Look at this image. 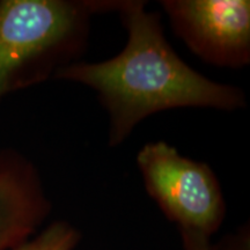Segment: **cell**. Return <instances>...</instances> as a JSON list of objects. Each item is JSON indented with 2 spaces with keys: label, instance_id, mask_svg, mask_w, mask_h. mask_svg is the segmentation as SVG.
Segmentation results:
<instances>
[{
  "label": "cell",
  "instance_id": "1",
  "mask_svg": "<svg viewBox=\"0 0 250 250\" xmlns=\"http://www.w3.org/2000/svg\"><path fill=\"white\" fill-rule=\"evenodd\" d=\"M115 12L127 31L120 54L98 62H76L54 78L95 90L109 115V145H121L140 122L156 112L246 107V95L239 87L208 79L175 52L165 36L160 14L147 11L146 2L117 1Z\"/></svg>",
  "mask_w": 250,
  "mask_h": 250
},
{
  "label": "cell",
  "instance_id": "2",
  "mask_svg": "<svg viewBox=\"0 0 250 250\" xmlns=\"http://www.w3.org/2000/svg\"><path fill=\"white\" fill-rule=\"evenodd\" d=\"M98 13L96 0H0V99L79 62Z\"/></svg>",
  "mask_w": 250,
  "mask_h": 250
},
{
  "label": "cell",
  "instance_id": "3",
  "mask_svg": "<svg viewBox=\"0 0 250 250\" xmlns=\"http://www.w3.org/2000/svg\"><path fill=\"white\" fill-rule=\"evenodd\" d=\"M146 191L179 229L211 237L220 228L226 204L220 183L204 162L181 155L168 143H148L137 154Z\"/></svg>",
  "mask_w": 250,
  "mask_h": 250
},
{
  "label": "cell",
  "instance_id": "4",
  "mask_svg": "<svg viewBox=\"0 0 250 250\" xmlns=\"http://www.w3.org/2000/svg\"><path fill=\"white\" fill-rule=\"evenodd\" d=\"M175 35L197 57L220 67L250 62L248 0H164Z\"/></svg>",
  "mask_w": 250,
  "mask_h": 250
},
{
  "label": "cell",
  "instance_id": "5",
  "mask_svg": "<svg viewBox=\"0 0 250 250\" xmlns=\"http://www.w3.org/2000/svg\"><path fill=\"white\" fill-rule=\"evenodd\" d=\"M50 212L51 203L35 165L15 149H0V250L28 241Z\"/></svg>",
  "mask_w": 250,
  "mask_h": 250
},
{
  "label": "cell",
  "instance_id": "6",
  "mask_svg": "<svg viewBox=\"0 0 250 250\" xmlns=\"http://www.w3.org/2000/svg\"><path fill=\"white\" fill-rule=\"evenodd\" d=\"M81 234L68 221L57 220L13 250H73Z\"/></svg>",
  "mask_w": 250,
  "mask_h": 250
},
{
  "label": "cell",
  "instance_id": "7",
  "mask_svg": "<svg viewBox=\"0 0 250 250\" xmlns=\"http://www.w3.org/2000/svg\"><path fill=\"white\" fill-rule=\"evenodd\" d=\"M184 250H212L210 237L192 230L180 229Z\"/></svg>",
  "mask_w": 250,
  "mask_h": 250
}]
</instances>
